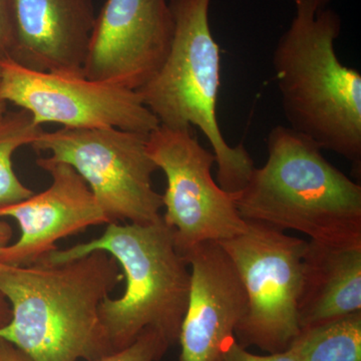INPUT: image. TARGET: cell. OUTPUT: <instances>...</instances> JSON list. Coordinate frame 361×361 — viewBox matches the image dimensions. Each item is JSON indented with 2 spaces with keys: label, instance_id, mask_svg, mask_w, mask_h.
<instances>
[{
  "label": "cell",
  "instance_id": "6da1fadb",
  "mask_svg": "<svg viewBox=\"0 0 361 361\" xmlns=\"http://www.w3.org/2000/svg\"><path fill=\"white\" fill-rule=\"evenodd\" d=\"M123 279L115 258L94 251L61 263H0L13 317L0 329L33 361H94L114 353L99 308Z\"/></svg>",
  "mask_w": 361,
  "mask_h": 361
},
{
  "label": "cell",
  "instance_id": "7a4b0ae2",
  "mask_svg": "<svg viewBox=\"0 0 361 361\" xmlns=\"http://www.w3.org/2000/svg\"><path fill=\"white\" fill-rule=\"evenodd\" d=\"M278 40L273 68L289 128L361 171V75L336 51L341 18L334 9L295 6Z\"/></svg>",
  "mask_w": 361,
  "mask_h": 361
},
{
  "label": "cell",
  "instance_id": "3957f363",
  "mask_svg": "<svg viewBox=\"0 0 361 361\" xmlns=\"http://www.w3.org/2000/svg\"><path fill=\"white\" fill-rule=\"evenodd\" d=\"M267 160L232 195L247 221L294 230L332 245L361 244V186L332 165L304 135L276 126Z\"/></svg>",
  "mask_w": 361,
  "mask_h": 361
},
{
  "label": "cell",
  "instance_id": "277c9868",
  "mask_svg": "<svg viewBox=\"0 0 361 361\" xmlns=\"http://www.w3.org/2000/svg\"><path fill=\"white\" fill-rule=\"evenodd\" d=\"M106 225L99 238L56 249L42 260L61 263L94 251L110 254L126 280L123 295L106 297L99 308L113 350L130 345L146 329L156 330L175 345L189 303L191 271L176 246L173 230L163 216L149 224Z\"/></svg>",
  "mask_w": 361,
  "mask_h": 361
},
{
  "label": "cell",
  "instance_id": "5b68a950",
  "mask_svg": "<svg viewBox=\"0 0 361 361\" xmlns=\"http://www.w3.org/2000/svg\"><path fill=\"white\" fill-rule=\"evenodd\" d=\"M168 1L174 20L170 52L160 71L137 92L160 125L200 129L216 157L217 184L238 193L256 167L243 145L228 144L218 123L221 54L209 21L212 0Z\"/></svg>",
  "mask_w": 361,
  "mask_h": 361
},
{
  "label": "cell",
  "instance_id": "8992f818",
  "mask_svg": "<svg viewBox=\"0 0 361 361\" xmlns=\"http://www.w3.org/2000/svg\"><path fill=\"white\" fill-rule=\"evenodd\" d=\"M218 243L246 290V312L235 330L237 342L267 353L287 350L300 332L297 305L307 241L247 221L245 232Z\"/></svg>",
  "mask_w": 361,
  "mask_h": 361
},
{
  "label": "cell",
  "instance_id": "52a82bcc",
  "mask_svg": "<svg viewBox=\"0 0 361 361\" xmlns=\"http://www.w3.org/2000/svg\"><path fill=\"white\" fill-rule=\"evenodd\" d=\"M51 152L84 178L111 223L149 224L161 218L163 196L154 189L158 170L148 152V135L118 129L42 132L32 144Z\"/></svg>",
  "mask_w": 361,
  "mask_h": 361
},
{
  "label": "cell",
  "instance_id": "ba28073f",
  "mask_svg": "<svg viewBox=\"0 0 361 361\" xmlns=\"http://www.w3.org/2000/svg\"><path fill=\"white\" fill-rule=\"evenodd\" d=\"M148 152L167 179L163 220L185 255L203 242H221L247 230L231 194L215 182L213 152L204 148L192 128L160 125L148 135Z\"/></svg>",
  "mask_w": 361,
  "mask_h": 361
},
{
  "label": "cell",
  "instance_id": "9c48e42d",
  "mask_svg": "<svg viewBox=\"0 0 361 361\" xmlns=\"http://www.w3.org/2000/svg\"><path fill=\"white\" fill-rule=\"evenodd\" d=\"M0 99L27 111L37 125L118 129L149 135L160 126L137 90L78 75L42 73L0 61Z\"/></svg>",
  "mask_w": 361,
  "mask_h": 361
},
{
  "label": "cell",
  "instance_id": "30bf717a",
  "mask_svg": "<svg viewBox=\"0 0 361 361\" xmlns=\"http://www.w3.org/2000/svg\"><path fill=\"white\" fill-rule=\"evenodd\" d=\"M173 35L168 0H106L90 37L85 78L139 90L165 63Z\"/></svg>",
  "mask_w": 361,
  "mask_h": 361
},
{
  "label": "cell",
  "instance_id": "8fae6325",
  "mask_svg": "<svg viewBox=\"0 0 361 361\" xmlns=\"http://www.w3.org/2000/svg\"><path fill=\"white\" fill-rule=\"evenodd\" d=\"M37 165L51 176V185L30 198L0 208V218L18 221L20 238L0 249V263L28 266L58 249L59 240L84 231L90 226L109 224L92 190L68 164L39 158Z\"/></svg>",
  "mask_w": 361,
  "mask_h": 361
},
{
  "label": "cell",
  "instance_id": "7c38bea8",
  "mask_svg": "<svg viewBox=\"0 0 361 361\" xmlns=\"http://www.w3.org/2000/svg\"><path fill=\"white\" fill-rule=\"evenodd\" d=\"M184 258L191 267V286L178 341L180 361H216L245 314V287L218 242H203Z\"/></svg>",
  "mask_w": 361,
  "mask_h": 361
},
{
  "label": "cell",
  "instance_id": "4fadbf2b",
  "mask_svg": "<svg viewBox=\"0 0 361 361\" xmlns=\"http://www.w3.org/2000/svg\"><path fill=\"white\" fill-rule=\"evenodd\" d=\"M13 13L9 59L28 70L85 77L97 18L92 0H13Z\"/></svg>",
  "mask_w": 361,
  "mask_h": 361
},
{
  "label": "cell",
  "instance_id": "5bb4252c",
  "mask_svg": "<svg viewBox=\"0 0 361 361\" xmlns=\"http://www.w3.org/2000/svg\"><path fill=\"white\" fill-rule=\"evenodd\" d=\"M297 310L300 329L361 311V244L307 241Z\"/></svg>",
  "mask_w": 361,
  "mask_h": 361
},
{
  "label": "cell",
  "instance_id": "9a60e30c",
  "mask_svg": "<svg viewBox=\"0 0 361 361\" xmlns=\"http://www.w3.org/2000/svg\"><path fill=\"white\" fill-rule=\"evenodd\" d=\"M290 348L298 361H361V311L300 329Z\"/></svg>",
  "mask_w": 361,
  "mask_h": 361
},
{
  "label": "cell",
  "instance_id": "2e32d148",
  "mask_svg": "<svg viewBox=\"0 0 361 361\" xmlns=\"http://www.w3.org/2000/svg\"><path fill=\"white\" fill-rule=\"evenodd\" d=\"M44 132L27 111H6L0 121V208L20 203L32 196L13 171V156L16 149L32 146Z\"/></svg>",
  "mask_w": 361,
  "mask_h": 361
},
{
  "label": "cell",
  "instance_id": "e0dca14e",
  "mask_svg": "<svg viewBox=\"0 0 361 361\" xmlns=\"http://www.w3.org/2000/svg\"><path fill=\"white\" fill-rule=\"evenodd\" d=\"M170 348L161 334L146 329L130 345L94 361H160Z\"/></svg>",
  "mask_w": 361,
  "mask_h": 361
},
{
  "label": "cell",
  "instance_id": "ac0fdd59",
  "mask_svg": "<svg viewBox=\"0 0 361 361\" xmlns=\"http://www.w3.org/2000/svg\"><path fill=\"white\" fill-rule=\"evenodd\" d=\"M216 361H298L290 348L282 353H268L267 355H257L249 353L240 345L236 338L230 339L221 350Z\"/></svg>",
  "mask_w": 361,
  "mask_h": 361
},
{
  "label": "cell",
  "instance_id": "d6986e66",
  "mask_svg": "<svg viewBox=\"0 0 361 361\" xmlns=\"http://www.w3.org/2000/svg\"><path fill=\"white\" fill-rule=\"evenodd\" d=\"M13 44V0H0V61L11 59Z\"/></svg>",
  "mask_w": 361,
  "mask_h": 361
},
{
  "label": "cell",
  "instance_id": "ffe728a7",
  "mask_svg": "<svg viewBox=\"0 0 361 361\" xmlns=\"http://www.w3.org/2000/svg\"><path fill=\"white\" fill-rule=\"evenodd\" d=\"M0 361H33L20 348L6 339L0 338Z\"/></svg>",
  "mask_w": 361,
  "mask_h": 361
},
{
  "label": "cell",
  "instance_id": "44dd1931",
  "mask_svg": "<svg viewBox=\"0 0 361 361\" xmlns=\"http://www.w3.org/2000/svg\"><path fill=\"white\" fill-rule=\"evenodd\" d=\"M11 317H13V312H11V304L6 297L0 293V329L8 324Z\"/></svg>",
  "mask_w": 361,
  "mask_h": 361
},
{
  "label": "cell",
  "instance_id": "7402d4cb",
  "mask_svg": "<svg viewBox=\"0 0 361 361\" xmlns=\"http://www.w3.org/2000/svg\"><path fill=\"white\" fill-rule=\"evenodd\" d=\"M291 1L295 6H306L318 11L327 8L329 4H331L334 0H291Z\"/></svg>",
  "mask_w": 361,
  "mask_h": 361
},
{
  "label": "cell",
  "instance_id": "603a6c76",
  "mask_svg": "<svg viewBox=\"0 0 361 361\" xmlns=\"http://www.w3.org/2000/svg\"><path fill=\"white\" fill-rule=\"evenodd\" d=\"M13 238V228L7 222L0 220V249L11 243Z\"/></svg>",
  "mask_w": 361,
  "mask_h": 361
},
{
  "label": "cell",
  "instance_id": "cb8c5ba5",
  "mask_svg": "<svg viewBox=\"0 0 361 361\" xmlns=\"http://www.w3.org/2000/svg\"><path fill=\"white\" fill-rule=\"evenodd\" d=\"M7 111V104L6 102L1 101L0 99V121L2 120V118H4V115H6Z\"/></svg>",
  "mask_w": 361,
  "mask_h": 361
}]
</instances>
